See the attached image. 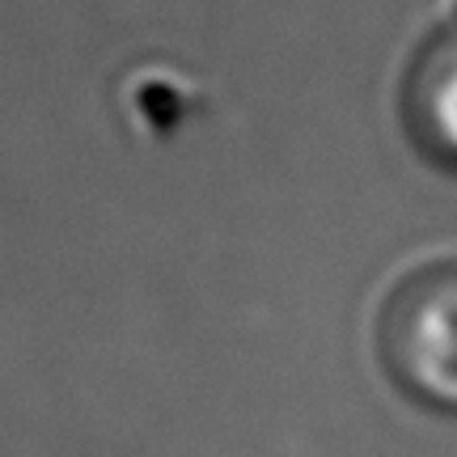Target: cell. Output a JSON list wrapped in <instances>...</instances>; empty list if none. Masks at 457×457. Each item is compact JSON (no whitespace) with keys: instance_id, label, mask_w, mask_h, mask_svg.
Returning a JSON list of instances; mask_svg holds the SVG:
<instances>
[{"instance_id":"1","label":"cell","mask_w":457,"mask_h":457,"mask_svg":"<svg viewBox=\"0 0 457 457\" xmlns=\"http://www.w3.org/2000/svg\"><path fill=\"white\" fill-rule=\"evenodd\" d=\"M381 356L411 398L457 415V259L394 288L381 313Z\"/></svg>"},{"instance_id":"2","label":"cell","mask_w":457,"mask_h":457,"mask_svg":"<svg viewBox=\"0 0 457 457\" xmlns=\"http://www.w3.org/2000/svg\"><path fill=\"white\" fill-rule=\"evenodd\" d=\"M403 119L420 153L457 170V13L415 51L403 81Z\"/></svg>"}]
</instances>
